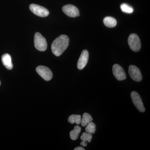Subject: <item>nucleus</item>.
I'll return each instance as SVG.
<instances>
[{
    "label": "nucleus",
    "mask_w": 150,
    "mask_h": 150,
    "mask_svg": "<svg viewBox=\"0 0 150 150\" xmlns=\"http://www.w3.org/2000/svg\"><path fill=\"white\" fill-rule=\"evenodd\" d=\"M69 39L67 35H62L57 38L51 45V50L56 56H61L69 46Z\"/></svg>",
    "instance_id": "1"
},
{
    "label": "nucleus",
    "mask_w": 150,
    "mask_h": 150,
    "mask_svg": "<svg viewBox=\"0 0 150 150\" xmlns=\"http://www.w3.org/2000/svg\"><path fill=\"white\" fill-rule=\"evenodd\" d=\"M34 46L39 51H44L47 49V43L46 38L39 33H36L34 35Z\"/></svg>",
    "instance_id": "2"
},
{
    "label": "nucleus",
    "mask_w": 150,
    "mask_h": 150,
    "mask_svg": "<svg viewBox=\"0 0 150 150\" xmlns=\"http://www.w3.org/2000/svg\"><path fill=\"white\" fill-rule=\"evenodd\" d=\"M128 43L132 51L137 52L141 48V43L139 38L135 33L131 34L128 38Z\"/></svg>",
    "instance_id": "3"
},
{
    "label": "nucleus",
    "mask_w": 150,
    "mask_h": 150,
    "mask_svg": "<svg viewBox=\"0 0 150 150\" xmlns=\"http://www.w3.org/2000/svg\"><path fill=\"white\" fill-rule=\"evenodd\" d=\"M30 9L32 12L38 16L45 17L49 15V11L44 7L35 4H31L30 5Z\"/></svg>",
    "instance_id": "4"
},
{
    "label": "nucleus",
    "mask_w": 150,
    "mask_h": 150,
    "mask_svg": "<svg viewBox=\"0 0 150 150\" xmlns=\"http://www.w3.org/2000/svg\"><path fill=\"white\" fill-rule=\"evenodd\" d=\"M36 72L45 81L51 80L53 77V74L48 67L43 66L38 67L36 69Z\"/></svg>",
    "instance_id": "5"
},
{
    "label": "nucleus",
    "mask_w": 150,
    "mask_h": 150,
    "mask_svg": "<svg viewBox=\"0 0 150 150\" xmlns=\"http://www.w3.org/2000/svg\"><path fill=\"white\" fill-rule=\"evenodd\" d=\"M131 97L133 103L137 109L141 112H144L145 109L142 98L137 92L133 91L131 93Z\"/></svg>",
    "instance_id": "6"
},
{
    "label": "nucleus",
    "mask_w": 150,
    "mask_h": 150,
    "mask_svg": "<svg viewBox=\"0 0 150 150\" xmlns=\"http://www.w3.org/2000/svg\"><path fill=\"white\" fill-rule=\"evenodd\" d=\"M63 12L68 16L76 17L80 16L79 11L77 8L71 4L67 5L62 8Z\"/></svg>",
    "instance_id": "7"
},
{
    "label": "nucleus",
    "mask_w": 150,
    "mask_h": 150,
    "mask_svg": "<svg viewBox=\"0 0 150 150\" xmlns=\"http://www.w3.org/2000/svg\"><path fill=\"white\" fill-rule=\"evenodd\" d=\"M129 72L130 76L133 80L137 82L142 80V74L139 68L136 66L133 65L129 66Z\"/></svg>",
    "instance_id": "8"
},
{
    "label": "nucleus",
    "mask_w": 150,
    "mask_h": 150,
    "mask_svg": "<svg viewBox=\"0 0 150 150\" xmlns=\"http://www.w3.org/2000/svg\"><path fill=\"white\" fill-rule=\"evenodd\" d=\"M112 72L115 78L118 81H122L126 79V74L123 68L120 65L115 64L112 67Z\"/></svg>",
    "instance_id": "9"
},
{
    "label": "nucleus",
    "mask_w": 150,
    "mask_h": 150,
    "mask_svg": "<svg viewBox=\"0 0 150 150\" xmlns=\"http://www.w3.org/2000/svg\"><path fill=\"white\" fill-rule=\"evenodd\" d=\"M89 54L86 50H84L79 59L77 63V67L79 70H82L85 67L88 62Z\"/></svg>",
    "instance_id": "10"
},
{
    "label": "nucleus",
    "mask_w": 150,
    "mask_h": 150,
    "mask_svg": "<svg viewBox=\"0 0 150 150\" xmlns=\"http://www.w3.org/2000/svg\"><path fill=\"white\" fill-rule=\"evenodd\" d=\"M2 62L4 67L8 70H11L13 67L12 63L11 58L9 54H4L1 57Z\"/></svg>",
    "instance_id": "11"
},
{
    "label": "nucleus",
    "mask_w": 150,
    "mask_h": 150,
    "mask_svg": "<svg viewBox=\"0 0 150 150\" xmlns=\"http://www.w3.org/2000/svg\"><path fill=\"white\" fill-rule=\"evenodd\" d=\"M92 138V134H89L86 132H84L81 137V139L82 140L81 145L83 146H86L88 142H91Z\"/></svg>",
    "instance_id": "12"
},
{
    "label": "nucleus",
    "mask_w": 150,
    "mask_h": 150,
    "mask_svg": "<svg viewBox=\"0 0 150 150\" xmlns=\"http://www.w3.org/2000/svg\"><path fill=\"white\" fill-rule=\"evenodd\" d=\"M103 21L105 25L109 28L115 27L117 24L116 19L111 17H106L103 19Z\"/></svg>",
    "instance_id": "13"
},
{
    "label": "nucleus",
    "mask_w": 150,
    "mask_h": 150,
    "mask_svg": "<svg viewBox=\"0 0 150 150\" xmlns=\"http://www.w3.org/2000/svg\"><path fill=\"white\" fill-rule=\"evenodd\" d=\"M81 131V128L79 126H75L74 129L70 132V137L73 140L77 139Z\"/></svg>",
    "instance_id": "14"
},
{
    "label": "nucleus",
    "mask_w": 150,
    "mask_h": 150,
    "mask_svg": "<svg viewBox=\"0 0 150 150\" xmlns=\"http://www.w3.org/2000/svg\"><path fill=\"white\" fill-rule=\"evenodd\" d=\"M93 118L91 115L88 113L85 112L83 115L82 118L81 120L82 126L85 127L90 122L92 121Z\"/></svg>",
    "instance_id": "15"
},
{
    "label": "nucleus",
    "mask_w": 150,
    "mask_h": 150,
    "mask_svg": "<svg viewBox=\"0 0 150 150\" xmlns=\"http://www.w3.org/2000/svg\"><path fill=\"white\" fill-rule=\"evenodd\" d=\"M81 120V117L80 115H71L68 118V121L71 124L76 123L77 125L80 124Z\"/></svg>",
    "instance_id": "16"
},
{
    "label": "nucleus",
    "mask_w": 150,
    "mask_h": 150,
    "mask_svg": "<svg viewBox=\"0 0 150 150\" xmlns=\"http://www.w3.org/2000/svg\"><path fill=\"white\" fill-rule=\"evenodd\" d=\"M85 130L86 132L89 134H94L96 131L95 124L93 122L91 121L86 126Z\"/></svg>",
    "instance_id": "17"
},
{
    "label": "nucleus",
    "mask_w": 150,
    "mask_h": 150,
    "mask_svg": "<svg viewBox=\"0 0 150 150\" xmlns=\"http://www.w3.org/2000/svg\"><path fill=\"white\" fill-rule=\"evenodd\" d=\"M121 11L127 13H131L134 11V9L131 6L126 4H123L121 5Z\"/></svg>",
    "instance_id": "18"
},
{
    "label": "nucleus",
    "mask_w": 150,
    "mask_h": 150,
    "mask_svg": "<svg viewBox=\"0 0 150 150\" xmlns=\"http://www.w3.org/2000/svg\"><path fill=\"white\" fill-rule=\"evenodd\" d=\"M74 150H85V149L82 147L79 146L75 148Z\"/></svg>",
    "instance_id": "19"
},
{
    "label": "nucleus",
    "mask_w": 150,
    "mask_h": 150,
    "mask_svg": "<svg viewBox=\"0 0 150 150\" xmlns=\"http://www.w3.org/2000/svg\"><path fill=\"white\" fill-rule=\"evenodd\" d=\"M0 85H1V81H0Z\"/></svg>",
    "instance_id": "20"
}]
</instances>
